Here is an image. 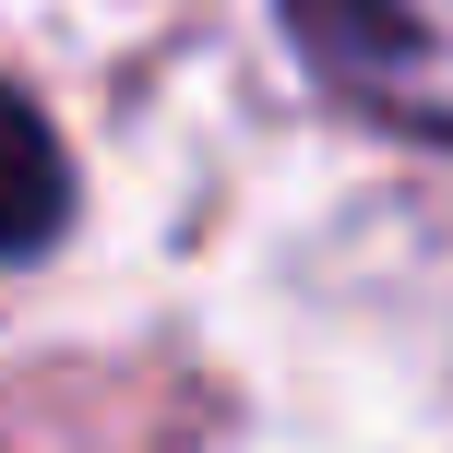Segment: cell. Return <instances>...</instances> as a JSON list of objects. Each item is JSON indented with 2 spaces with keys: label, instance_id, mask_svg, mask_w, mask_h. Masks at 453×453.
I'll list each match as a JSON object with an SVG mask.
<instances>
[{
  "label": "cell",
  "instance_id": "cell-1",
  "mask_svg": "<svg viewBox=\"0 0 453 453\" xmlns=\"http://www.w3.org/2000/svg\"><path fill=\"white\" fill-rule=\"evenodd\" d=\"M287 36L382 132L453 143V0H287Z\"/></svg>",
  "mask_w": 453,
  "mask_h": 453
},
{
  "label": "cell",
  "instance_id": "cell-2",
  "mask_svg": "<svg viewBox=\"0 0 453 453\" xmlns=\"http://www.w3.org/2000/svg\"><path fill=\"white\" fill-rule=\"evenodd\" d=\"M60 215H72V156H60V132L36 119V96L0 84V263L48 250Z\"/></svg>",
  "mask_w": 453,
  "mask_h": 453
}]
</instances>
